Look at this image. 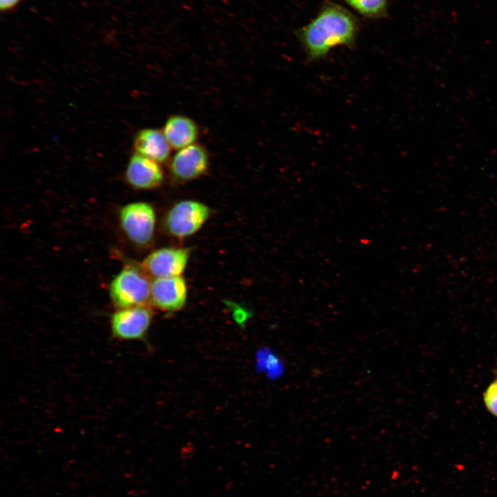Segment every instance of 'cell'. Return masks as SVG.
Wrapping results in <instances>:
<instances>
[{
	"mask_svg": "<svg viewBox=\"0 0 497 497\" xmlns=\"http://www.w3.org/2000/svg\"><path fill=\"white\" fill-rule=\"evenodd\" d=\"M359 30L357 18L342 6L327 2L315 17L297 32L308 59L318 60L340 46L355 44Z\"/></svg>",
	"mask_w": 497,
	"mask_h": 497,
	"instance_id": "obj_1",
	"label": "cell"
},
{
	"mask_svg": "<svg viewBox=\"0 0 497 497\" xmlns=\"http://www.w3.org/2000/svg\"><path fill=\"white\" fill-rule=\"evenodd\" d=\"M151 282L144 271L125 267L110 283L111 300L119 309L146 305L150 301Z\"/></svg>",
	"mask_w": 497,
	"mask_h": 497,
	"instance_id": "obj_2",
	"label": "cell"
},
{
	"mask_svg": "<svg viewBox=\"0 0 497 497\" xmlns=\"http://www.w3.org/2000/svg\"><path fill=\"white\" fill-rule=\"evenodd\" d=\"M210 215L209 208L195 200H183L175 204L166 217L167 231L173 236L185 237L198 231Z\"/></svg>",
	"mask_w": 497,
	"mask_h": 497,
	"instance_id": "obj_3",
	"label": "cell"
},
{
	"mask_svg": "<svg viewBox=\"0 0 497 497\" xmlns=\"http://www.w3.org/2000/svg\"><path fill=\"white\" fill-rule=\"evenodd\" d=\"M153 320V312L146 305L120 309L110 318L112 336L120 340H143Z\"/></svg>",
	"mask_w": 497,
	"mask_h": 497,
	"instance_id": "obj_4",
	"label": "cell"
},
{
	"mask_svg": "<svg viewBox=\"0 0 497 497\" xmlns=\"http://www.w3.org/2000/svg\"><path fill=\"white\" fill-rule=\"evenodd\" d=\"M122 228L128 238L138 244H145L153 237L155 213L148 203L139 202L122 207L119 213Z\"/></svg>",
	"mask_w": 497,
	"mask_h": 497,
	"instance_id": "obj_5",
	"label": "cell"
},
{
	"mask_svg": "<svg viewBox=\"0 0 497 497\" xmlns=\"http://www.w3.org/2000/svg\"><path fill=\"white\" fill-rule=\"evenodd\" d=\"M209 160L207 149L203 145L195 143L178 150L170 159L169 173L176 181H192L208 171Z\"/></svg>",
	"mask_w": 497,
	"mask_h": 497,
	"instance_id": "obj_6",
	"label": "cell"
},
{
	"mask_svg": "<svg viewBox=\"0 0 497 497\" xmlns=\"http://www.w3.org/2000/svg\"><path fill=\"white\" fill-rule=\"evenodd\" d=\"M189 255L187 248L165 247L150 253L141 265L142 270L154 279L181 276Z\"/></svg>",
	"mask_w": 497,
	"mask_h": 497,
	"instance_id": "obj_7",
	"label": "cell"
},
{
	"mask_svg": "<svg viewBox=\"0 0 497 497\" xmlns=\"http://www.w3.org/2000/svg\"><path fill=\"white\" fill-rule=\"evenodd\" d=\"M187 293L182 276L155 278L151 282L150 302L162 311L175 312L184 306Z\"/></svg>",
	"mask_w": 497,
	"mask_h": 497,
	"instance_id": "obj_8",
	"label": "cell"
},
{
	"mask_svg": "<svg viewBox=\"0 0 497 497\" xmlns=\"http://www.w3.org/2000/svg\"><path fill=\"white\" fill-rule=\"evenodd\" d=\"M125 177L132 187L148 190L161 185L164 171L159 163L135 153L129 159Z\"/></svg>",
	"mask_w": 497,
	"mask_h": 497,
	"instance_id": "obj_9",
	"label": "cell"
},
{
	"mask_svg": "<svg viewBox=\"0 0 497 497\" xmlns=\"http://www.w3.org/2000/svg\"><path fill=\"white\" fill-rule=\"evenodd\" d=\"M136 153L159 164L169 161L171 147L162 130L143 128L139 130L133 140Z\"/></svg>",
	"mask_w": 497,
	"mask_h": 497,
	"instance_id": "obj_10",
	"label": "cell"
},
{
	"mask_svg": "<svg viewBox=\"0 0 497 497\" xmlns=\"http://www.w3.org/2000/svg\"><path fill=\"white\" fill-rule=\"evenodd\" d=\"M162 131L171 148L177 150L195 144L199 134L197 123L183 115H170Z\"/></svg>",
	"mask_w": 497,
	"mask_h": 497,
	"instance_id": "obj_11",
	"label": "cell"
},
{
	"mask_svg": "<svg viewBox=\"0 0 497 497\" xmlns=\"http://www.w3.org/2000/svg\"><path fill=\"white\" fill-rule=\"evenodd\" d=\"M361 15L369 19H379L387 14L388 0H344Z\"/></svg>",
	"mask_w": 497,
	"mask_h": 497,
	"instance_id": "obj_12",
	"label": "cell"
},
{
	"mask_svg": "<svg viewBox=\"0 0 497 497\" xmlns=\"http://www.w3.org/2000/svg\"><path fill=\"white\" fill-rule=\"evenodd\" d=\"M483 401L487 409L497 417V379L486 389L483 393Z\"/></svg>",
	"mask_w": 497,
	"mask_h": 497,
	"instance_id": "obj_13",
	"label": "cell"
},
{
	"mask_svg": "<svg viewBox=\"0 0 497 497\" xmlns=\"http://www.w3.org/2000/svg\"><path fill=\"white\" fill-rule=\"evenodd\" d=\"M21 0H0V8L3 12H8L13 10L18 6Z\"/></svg>",
	"mask_w": 497,
	"mask_h": 497,
	"instance_id": "obj_14",
	"label": "cell"
}]
</instances>
